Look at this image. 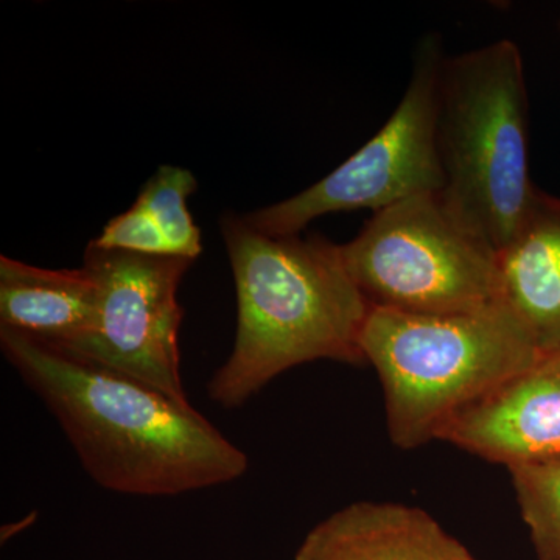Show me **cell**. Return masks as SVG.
<instances>
[{
  "mask_svg": "<svg viewBox=\"0 0 560 560\" xmlns=\"http://www.w3.org/2000/svg\"><path fill=\"white\" fill-rule=\"evenodd\" d=\"M0 349L103 489L175 497L248 471L246 453L191 405L21 331L0 327Z\"/></svg>",
  "mask_w": 560,
  "mask_h": 560,
  "instance_id": "1",
  "label": "cell"
},
{
  "mask_svg": "<svg viewBox=\"0 0 560 560\" xmlns=\"http://www.w3.org/2000/svg\"><path fill=\"white\" fill-rule=\"evenodd\" d=\"M220 230L237 291V335L208 383L210 400L235 410L300 364L366 363L361 331L372 307L340 245L320 235L271 237L234 212L221 217Z\"/></svg>",
  "mask_w": 560,
  "mask_h": 560,
  "instance_id": "2",
  "label": "cell"
},
{
  "mask_svg": "<svg viewBox=\"0 0 560 560\" xmlns=\"http://www.w3.org/2000/svg\"><path fill=\"white\" fill-rule=\"evenodd\" d=\"M361 350L381 378L390 441L405 451L438 441L456 415L544 353L503 300L452 315L372 307Z\"/></svg>",
  "mask_w": 560,
  "mask_h": 560,
  "instance_id": "3",
  "label": "cell"
},
{
  "mask_svg": "<svg viewBox=\"0 0 560 560\" xmlns=\"http://www.w3.org/2000/svg\"><path fill=\"white\" fill-rule=\"evenodd\" d=\"M528 131L525 66L514 40L442 58L441 197L497 253L514 237L537 190L529 176Z\"/></svg>",
  "mask_w": 560,
  "mask_h": 560,
  "instance_id": "4",
  "label": "cell"
},
{
  "mask_svg": "<svg viewBox=\"0 0 560 560\" xmlns=\"http://www.w3.org/2000/svg\"><path fill=\"white\" fill-rule=\"evenodd\" d=\"M340 250L371 307L452 315L501 301L499 253L445 205L441 191L375 212Z\"/></svg>",
  "mask_w": 560,
  "mask_h": 560,
  "instance_id": "5",
  "label": "cell"
},
{
  "mask_svg": "<svg viewBox=\"0 0 560 560\" xmlns=\"http://www.w3.org/2000/svg\"><path fill=\"white\" fill-rule=\"evenodd\" d=\"M444 57L438 36L420 40L407 91L377 135L308 189L243 215L246 223L271 237H291L327 213L363 209L375 213L441 191L436 114Z\"/></svg>",
  "mask_w": 560,
  "mask_h": 560,
  "instance_id": "6",
  "label": "cell"
},
{
  "mask_svg": "<svg viewBox=\"0 0 560 560\" xmlns=\"http://www.w3.org/2000/svg\"><path fill=\"white\" fill-rule=\"evenodd\" d=\"M195 260L102 249L90 243L84 267L97 279L92 329L62 349L190 405L180 377L178 290Z\"/></svg>",
  "mask_w": 560,
  "mask_h": 560,
  "instance_id": "7",
  "label": "cell"
},
{
  "mask_svg": "<svg viewBox=\"0 0 560 560\" xmlns=\"http://www.w3.org/2000/svg\"><path fill=\"white\" fill-rule=\"evenodd\" d=\"M438 441L511 467L560 458V346L475 401Z\"/></svg>",
  "mask_w": 560,
  "mask_h": 560,
  "instance_id": "8",
  "label": "cell"
},
{
  "mask_svg": "<svg viewBox=\"0 0 560 560\" xmlns=\"http://www.w3.org/2000/svg\"><path fill=\"white\" fill-rule=\"evenodd\" d=\"M294 560H478L420 508L357 501L305 536Z\"/></svg>",
  "mask_w": 560,
  "mask_h": 560,
  "instance_id": "9",
  "label": "cell"
},
{
  "mask_svg": "<svg viewBox=\"0 0 560 560\" xmlns=\"http://www.w3.org/2000/svg\"><path fill=\"white\" fill-rule=\"evenodd\" d=\"M501 300L541 352L560 346V198L539 189L514 237L499 253Z\"/></svg>",
  "mask_w": 560,
  "mask_h": 560,
  "instance_id": "10",
  "label": "cell"
},
{
  "mask_svg": "<svg viewBox=\"0 0 560 560\" xmlns=\"http://www.w3.org/2000/svg\"><path fill=\"white\" fill-rule=\"evenodd\" d=\"M97 279L86 267L49 270L0 257V327L66 349L92 329Z\"/></svg>",
  "mask_w": 560,
  "mask_h": 560,
  "instance_id": "11",
  "label": "cell"
},
{
  "mask_svg": "<svg viewBox=\"0 0 560 560\" xmlns=\"http://www.w3.org/2000/svg\"><path fill=\"white\" fill-rule=\"evenodd\" d=\"M197 190L194 173L161 165L140 190L138 200L149 209L168 243L172 256L197 260L202 250L200 228L187 209V198Z\"/></svg>",
  "mask_w": 560,
  "mask_h": 560,
  "instance_id": "12",
  "label": "cell"
},
{
  "mask_svg": "<svg viewBox=\"0 0 560 560\" xmlns=\"http://www.w3.org/2000/svg\"><path fill=\"white\" fill-rule=\"evenodd\" d=\"M508 470L537 558L560 560V458Z\"/></svg>",
  "mask_w": 560,
  "mask_h": 560,
  "instance_id": "13",
  "label": "cell"
},
{
  "mask_svg": "<svg viewBox=\"0 0 560 560\" xmlns=\"http://www.w3.org/2000/svg\"><path fill=\"white\" fill-rule=\"evenodd\" d=\"M102 249L127 250V253L149 254V256H172L168 243L162 234L149 209L139 200L130 209L114 217L103 228L95 241Z\"/></svg>",
  "mask_w": 560,
  "mask_h": 560,
  "instance_id": "14",
  "label": "cell"
},
{
  "mask_svg": "<svg viewBox=\"0 0 560 560\" xmlns=\"http://www.w3.org/2000/svg\"><path fill=\"white\" fill-rule=\"evenodd\" d=\"M559 27H560V21H559Z\"/></svg>",
  "mask_w": 560,
  "mask_h": 560,
  "instance_id": "15",
  "label": "cell"
}]
</instances>
